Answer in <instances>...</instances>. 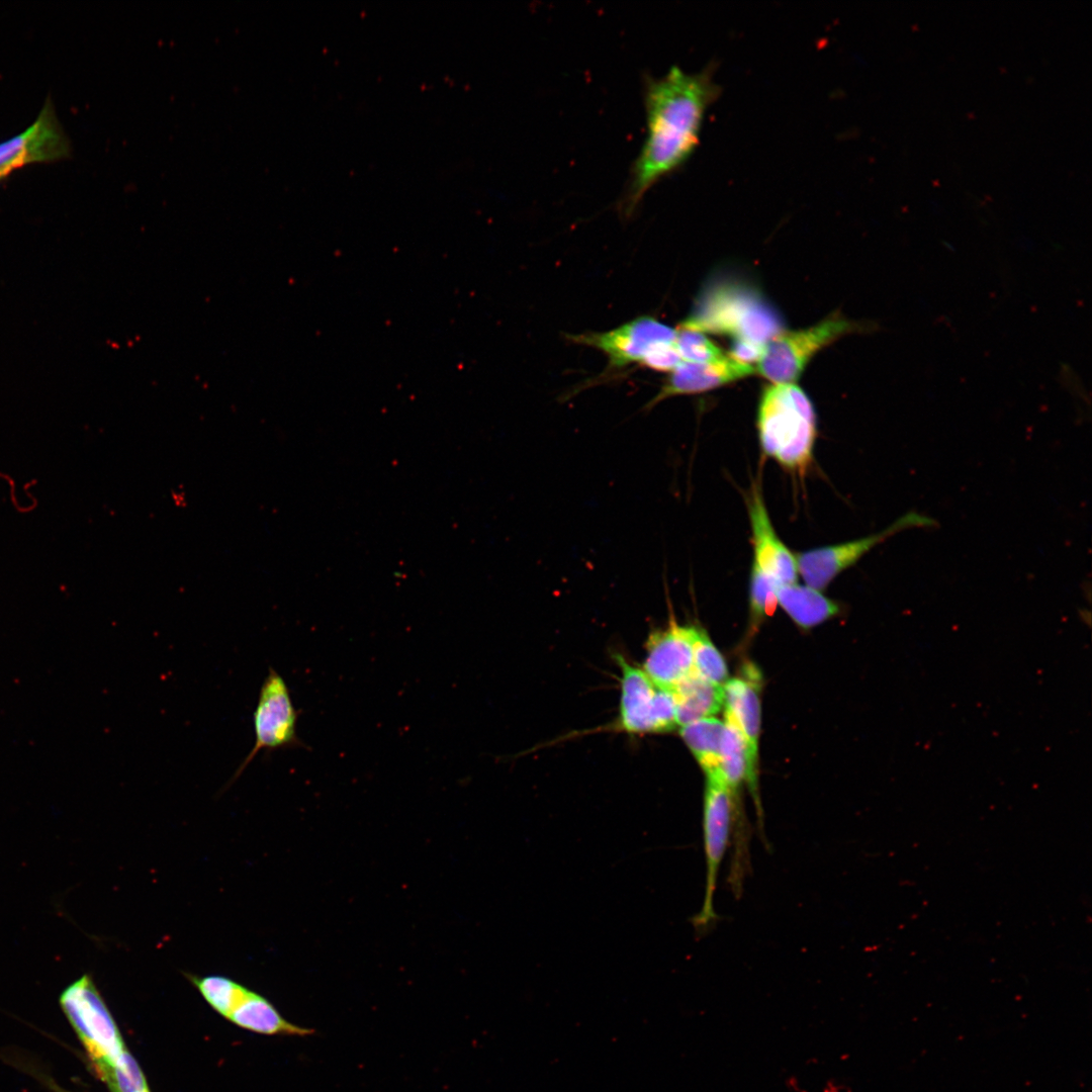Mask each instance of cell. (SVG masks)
Segmentation results:
<instances>
[{
	"label": "cell",
	"mask_w": 1092,
	"mask_h": 1092,
	"mask_svg": "<svg viewBox=\"0 0 1092 1092\" xmlns=\"http://www.w3.org/2000/svg\"><path fill=\"white\" fill-rule=\"evenodd\" d=\"M703 803V840L706 863V884L702 907L693 922L698 929H705L716 918L714 899L718 876L729 845L734 836L735 848L748 844L743 818L739 816L736 798L731 793L719 768L705 772Z\"/></svg>",
	"instance_id": "obj_4"
},
{
	"label": "cell",
	"mask_w": 1092,
	"mask_h": 1092,
	"mask_svg": "<svg viewBox=\"0 0 1092 1092\" xmlns=\"http://www.w3.org/2000/svg\"><path fill=\"white\" fill-rule=\"evenodd\" d=\"M55 1090H56L57 1092H68V1091H65V1090H63V1089H61V1088H59V1087H55Z\"/></svg>",
	"instance_id": "obj_26"
},
{
	"label": "cell",
	"mask_w": 1092,
	"mask_h": 1092,
	"mask_svg": "<svg viewBox=\"0 0 1092 1092\" xmlns=\"http://www.w3.org/2000/svg\"><path fill=\"white\" fill-rule=\"evenodd\" d=\"M236 1025L261 1034L306 1036L314 1033L286 1020L263 996L250 990L228 1018Z\"/></svg>",
	"instance_id": "obj_16"
},
{
	"label": "cell",
	"mask_w": 1092,
	"mask_h": 1092,
	"mask_svg": "<svg viewBox=\"0 0 1092 1092\" xmlns=\"http://www.w3.org/2000/svg\"><path fill=\"white\" fill-rule=\"evenodd\" d=\"M760 675L753 666L745 667L741 677L727 679L723 685L724 716L741 732L748 751L746 783L753 798L759 826L763 827L762 809L757 786V754L760 731Z\"/></svg>",
	"instance_id": "obj_12"
},
{
	"label": "cell",
	"mask_w": 1092,
	"mask_h": 1092,
	"mask_svg": "<svg viewBox=\"0 0 1092 1092\" xmlns=\"http://www.w3.org/2000/svg\"><path fill=\"white\" fill-rule=\"evenodd\" d=\"M101 1080L111 1092H151L135 1059L125 1050Z\"/></svg>",
	"instance_id": "obj_23"
},
{
	"label": "cell",
	"mask_w": 1092,
	"mask_h": 1092,
	"mask_svg": "<svg viewBox=\"0 0 1092 1092\" xmlns=\"http://www.w3.org/2000/svg\"><path fill=\"white\" fill-rule=\"evenodd\" d=\"M568 338L602 351L608 357L609 368L622 369L634 363L643 365L654 352L675 344L676 330L653 316L643 315L607 332Z\"/></svg>",
	"instance_id": "obj_10"
},
{
	"label": "cell",
	"mask_w": 1092,
	"mask_h": 1092,
	"mask_svg": "<svg viewBox=\"0 0 1092 1092\" xmlns=\"http://www.w3.org/2000/svg\"><path fill=\"white\" fill-rule=\"evenodd\" d=\"M621 669L618 728L630 734L660 733L677 726L671 691L657 688L642 668L616 655Z\"/></svg>",
	"instance_id": "obj_7"
},
{
	"label": "cell",
	"mask_w": 1092,
	"mask_h": 1092,
	"mask_svg": "<svg viewBox=\"0 0 1092 1092\" xmlns=\"http://www.w3.org/2000/svg\"><path fill=\"white\" fill-rule=\"evenodd\" d=\"M693 671L703 679L723 686L728 678L726 661L705 630L698 627L693 645Z\"/></svg>",
	"instance_id": "obj_22"
},
{
	"label": "cell",
	"mask_w": 1092,
	"mask_h": 1092,
	"mask_svg": "<svg viewBox=\"0 0 1092 1092\" xmlns=\"http://www.w3.org/2000/svg\"><path fill=\"white\" fill-rule=\"evenodd\" d=\"M675 346L681 361L687 362L712 363L727 356L704 333L692 329L678 327Z\"/></svg>",
	"instance_id": "obj_24"
},
{
	"label": "cell",
	"mask_w": 1092,
	"mask_h": 1092,
	"mask_svg": "<svg viewBox=\"0 0 1092 1092\" xmlns=\"http://www.w3.org/2000/svg\"><path fill=\"white\" fill-rule=\"evenodd\" d=\"M188 978L210 1007L226 1019L250 992L246 987L223 976H188Z\"/></svg>",
	"instance_id": "obj_21"
},
{
	"label": "cell",
	"mask_w": 1092,
	"mask_h": 1092,
	"mask_svg": "<svg viewBox=\"0 0 1092 1092\" xmlns=\"http://www.w3.org/2000/svg\"><path fill=\"white\" fill-rule=\"evenodd\" d=\"M70 154V141L58 120L51 98H47L31 125L0 143V183L23 166L55 162Z\"/></svg>",
	"instance_id": "obj_11"
},
{
	"label": "cell",
	"mask_w": 1092,
	"mask_h": 1092,
	"mask_svg": "<svg viewBox=\"0 0 1092 1092\" xmlns=\"http://www.w3.org/2000/svg\"><path fill=\"white\" fill-rule=\"evenodd\" d=\"M754 371V367L739 363L729 355L721 361L712 363L680 361L669 372L658 392L645 404L644 408L650 410L668 397L701 393L718 388L745 378Z\"/></svg>",
	"instance_id": "obj_15"
},
{
	"label": "cell",
	"mask_w": 1092,
	"mask_h": 1092,
	"mask_svg": "<svg viewBox=\"0 0 1092 1092\" xmlns=\"http://www.w3.org/2000/svg\"><path fill=\"white\" fill-rule=\"evenodd\" d=\"M719 771L733 796L737 798L740 786L747 779L748 751L741 732L726 719L720 745Z\"/></svg>",
	"instance_id": "obj_20"
},
{
	"label": "cell",
	"mask_w": 1092,
	"mask_h": 1092,
	"mask_svg": "<svg viewBox=\"0 0 1092 1092\" xmlns=\"http://www.w3.org/2000/svg\"><path fill=\"white\" fill-rule=\"evenodd\" d=\"M297 720L298 711L292 703L286 681L270 666L253 712V748L237 768L231 783L243 774L260 751L269 753L277 749L301 746L302 742L296 731Z\"/></svg>",
	"instance_id": "obj_8"
},
{
	"label": "cell",
	"mask_w": 1092,
	"mask_h": 1092,
	"mask_svg": "<svg viewBox=\"0 0 1092 1092\" xmlns=\"http://www.w3.org/2000/svg\"><path fill=\"white\" fill-rule=\"evenodd\" d=\"M679 328L728 335L762 346L783 332L777 311L753 288L736 282L709 285Z\"/></svg>",
	"instance_id": "obj_3"
},
{
	"label": "cell",
	"mask_w": 1092,
	"mask_h": 1092,
	"mask_svg": "<svg viewBox=\"0 0 1092 1092\" xmlns=\"http://www.w3.org/2000/svg\"><path fill=\"white\" fill-rule=\"evenodd\" d=\"M778 586L764 574L751 567L749 578V609L751 624H759L771 615L778 605Z\"/></svg>",
	"instance_id": "obj_25"
},
{
	"label": "cell",
	"mask_w": 1092,
	"mask_h": 1092,
	"mask_svg": "<svg viewBox=\"0 0 1092 1092\" xmlns=\"http://www.w3.org/2000/svg\"><path fill=\"white\" fill-rule=\"evenodd\" d=\"M857 329L855 323L833 313L807 329L782 332L765 344L757 371L774 384L794 383L820 350Z\"/></svg>",
	"instance_id": "obj_6"
},
{
	"label": "cell",
	"mask_w": 1092,
	"mask_h": 1092,
	"mask_svg": "<svg viewBox=\"0 0 1092 1092\" xmlns=\"http://www.w3.org/2000/svg\"><path fill=\"white\" fill-rule=\"evenodd\" d=\"M762 452L790 471L804 474L813 458L817 419L808 395L795 383L769 384L757 413Z\"/></svg>",
	"instance_id": "obj_2"
},
{
	"label": "cell",
	"mask_w": 1092,
	"mask_h": 1092,
	"mask_svg": "<svg viewBox=\"0 0 1092 1092\" xmlns=\"http://www.w3.org/2000/svg\"><path fill=\"white\" fill-rule=\"evenodd\" d=\"M747 511L752 534L751 567L767 576L778 587L797 582L799 572L796 556L777 535L758 486L752 488L747 498Z\"/></svg>",
	"instance_id": "obj_14"
},
{
	"label": "cell",
	"mask_w": 1092,
	"mask_h": 1092,
	"mask_svg": "<svg viewBox=\"0 0 1092 1092\" xmlns=\"http://www.w3.org/2000/svg\"><path fill=\"white\" fill-rule=\"evenodd\" d=\"M60 1005L101 1079L126 1050L118 1026L90 975L60 996Z\"/></svg>",
	"instance_id": "obj_5"
},
{
	"label": "cell",
	"mask_w": 1092,
	"mask_h": 1092,
	"mask_svg": "<svg viewBox=\"0 0 1092 1092\" xmlns=\"http://www.w3.org/2000/svg\"><path fill=\"white\" fill-rule=\"evenodd\" d=\"M936 525L933 519L910 511L880 533L796 554L798 572L805 584L821 592L838 574L854 565L872 548L892 535L910 528H931Z\"/></svg>",
	"instance_id": "obj_9"
},
{
	"label": "cell",
	"mask_w": 1092,
	"mask_h": 1092,
	"mask_svg": "<svg viewBox=\"0 0 1092 1092\" xmlns=\"http://www.w3.org/2000/svg\"><path fill=\"white\" fill-rule=\"evenodd\" d=\"M723 731L724 722L715 717L680 726L681 738L705 772L719 768Z\"/></svg>",
	"instance_id": "obj_19"
},
{
	"label": "cell",
	"mask_w": 1092,
	"mask_h": 1092,
	"mask_svg": "<svg viewBox=\"0 0 1092 1092\" xmlns=\"http://www.w3.org/2000/svg\"><path fill=\"white\" fill-rule=\"evenodd\" d=\"M716 92L706 72L688 73L673 66L661 77H646V136L619 202L625 216L635 211L650 187L694 153L705 112Z\"/></svg>",
	"instance_id": "obj_1"
},
{
	"label": "cell",
	"mask_w": 1092,
	"mask_h": 1092,
	"mask_svg": "<svg viewBox=\"0 0 1092 1092\" xmlns=\"http://www.w3.org/2000/svg\"><path fill=\"white\" fill-rule=\"evenodd\" d=\"M671 692L675 699L677 726L714 717L723 707V686L709 682L694 671Z\"/></svg>",
	"instance_id": "obj_18"
},
{
	"label": "cell",
	"mask_w": 1092,
	"mask_h": 1092,
	"mask_svg": "<svg viewBox=\"0 0 1092 1092\" xmlns=\"http://www.w3.org/2000/svg\"><path fill=\"white\" fill-rule=\"evenodd\" d=\"M697 626L678 625L653 631L646 643L643 671L659 689L673 691L693 673V645Z\"/></svg>",
	"instance_id": "obj_13"
},
{
	"label": "cell",
	"mask_w": 1092,
	"mask_h": 1092,
	"mask_svg": "<svg viewBox=\"0 0 1092 1092\" xmlns=\"http://www.w3.org/2000/svg\"><path fill=\"white\" fill-rule=\"evenodd\" d=\"M778 605L801 628L817 626L839 613V606L820 590L797 582L777 588Z\"/></svg>",
	"instance_id": "obj_17"
}]
</instances>
